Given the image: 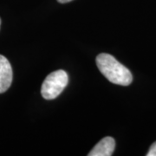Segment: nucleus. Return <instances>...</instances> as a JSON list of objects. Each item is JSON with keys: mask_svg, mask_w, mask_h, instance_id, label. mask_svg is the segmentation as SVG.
<instances>
[{"mask_svg": "<svg viewBox=\"0 0 156 156\" xmlns=\"http://www.w3.org/2000/svg\"><path fill=\"white\" fill-rule=\"evenodd\" d=\"M95 61L100 72L112 83L128 86L132 83L133 76L130 70L111 55L99 54Z\"/></svg>", "mask_w": 156, "mask_h": 156, "instance_id": "obj_1", "label": "nucleus"}, {"mask_svg": "<svg viewBox=\"0 0 156 156\" xmlns=\"http://www.w3.org/2000/svg\"><path fill=\"white\" fill-rule=\"evenodd\" d=\"M68 74L62 69L50 73L45 78L41 88V94L46 100L56 98L64 90L68 85Z\"/></svg>", "mask_w": 156, "mask_h": 156, "instance_id": "obj_2", "label": "nucleus"}, {"mask_svg": "<svg viewBox=\"0 0 156 156\" xmlns=\"http://www.w3.org/2000/svg\"><path fill=\"white\" fill-rule=\"evenodd\" d=\"M12 68L5 56L0 55V94L5 93L12 83Z\"/></svg>", "mask_w": 156, "mask_h": 156, "instance_id": "obj_3", "label": "nucleus"}, {"mask_svg": "<svg viewBox=\"0 0 156 156\" xmlns=\"http://www.w3.org/2000/svg\"><path fill=\"white\" fill-rule=\"evenodd\" d=\"M115 148V141L110 136L104 137L89 153V156H110Z\"/></svg>", "mask_w": 156, "mask_h": 156, "instance_id": "obj_4", "label": "nucleus"}, {"mask_svg": "<svg viewBox=\"0 0 156 156\" xmlns=\"http://www.w3.org/2000/svg\"><path fill=\"white\" fill-rule=\"evenodd\" d=\"M147 156H156V141L151 145L150 148L147 154Z\"/></svg>", "mask_w": 156, "mask_h": 156, "instance_id": "obj_5", "label": "nucleus"}, {"mask_svg": "<svg viewBox=\"0 0 156 156\" xmlns=\"http://www.w3.org/2000/svg\"><path fill=\"white\" fill-rule=\"evenodd\" d=\"M59 3H61V4H66V3H69V2H70V1H72V0H57Z\"/></svg>", "mask_w": 156, "mask_h": 156, "instance_id": "obj_6", "label": "nucleus"}, {"mask_svg": "<svg viewBox=\"0 0 156 156\" xmlns=\"http://www.w3.org/2000/svg\"><path fill=\"white\" fill-rule=\"evenodd\" d=\"M0 27H1V18H0Z\"/></svg>", "mask_w": 156, "mask_h": 156, "instance_id": "obj_7", "label": "nucleus"}]
</instances>
